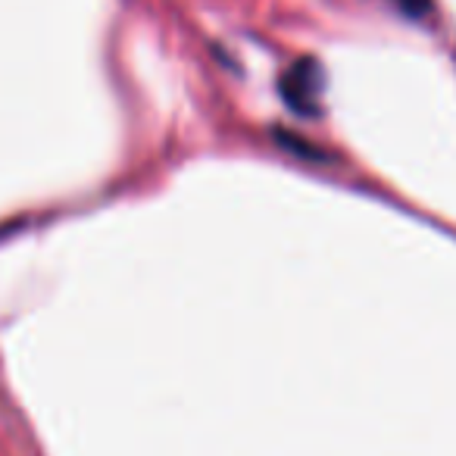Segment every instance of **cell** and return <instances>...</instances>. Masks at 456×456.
Instances as JSON below:
<instances>
[{"label":"cell","mask_w":456,"mask_h":456,"mask_svg":"<svg viewBox=\"0 0 456 456\" xmlns=\"http://www.w3.org/2000/svg\"><path fill=\"white\" fill-rule=\"evenodd\" d=\"M319 94V76H316V63L304 60L297 63L285 78V97L291 101L294 110H310V103Z\"/></svg>","instance_id":"cell-1"},{"label":"cell","mask_w":456,"mask_h":456,"mask_svg":"<svg viewBox=\"0 0 456 456\" xmlns=\"http://www.w3.org/2000/svg\"><path fill=\"white\" fill-rule=\"evenodd\" d=\"M406 16H425L428 13V0H394Z\"/></svg>","instance_id":"cell-2"}]
</instances>
